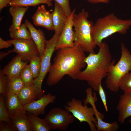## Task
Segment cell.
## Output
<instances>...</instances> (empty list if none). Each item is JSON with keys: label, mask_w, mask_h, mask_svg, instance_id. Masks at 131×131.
I'll return each mask as SVG.
<instances>
[{"label": "cell", "mask_w": 131, "mask_h": 131, "mask_svg": "<svg viewBox=\"0 0 131 131\" xmlns=\"http://www.w3.org/2000/svg\"><path fill=\"white\" fill-rule=\"evenodd\" d=\"M24 23L30 31L32 38L38 50L39 57H41L45 50L46 41L44 32L40 29H36L28 20H25Z\"/></svg>", "instance_id": "9a60e30c"}, {"label": "cell", "mask_w": 131, "mask_h": 131, "mask_svg": "<svg viewBox=\"0 0 131 131\" xmlns=\"http://www.w3.org/2000/svg\"><path fill=\"white\" fill-rule=\"evenodd\" d=\"M13 45L11 42L7 40L4 41L1 37H0V49L7 48L11 47Z\"/></svg>", "instance_id": "d590c367"}, {"label": "cell", "mask_w": 131, "mask_h": 131, "mask_svg": "<svg viewBox=\"0 0 131 131\" xmlns=\"http://www.w3.org/2000/svg\"><path fill=\"white\" fill-rule=\"evenodd\" d=\"M64 107L80 123H87L91 131H97L95 125L97 120L94 117L95 112L92 107H89L87 105H84L81 100L73 98L67 102Z\"/></svg>", "instance_id": "8992f818"}, {"label": "cell", "mask_w": 131, "mask_h": 131, "mask_svg": "<svg viewBox=\"0 0 131 131\" xmlns=\"http://www.w3.org/2000/svg\"><path fill=\"white\" fill-rule=\"evenodd\" d=\"M27 112L34 131H49L51 130L44 118L41 119L38 115Z\"/></svg>", "instance_id": "ffe728a7"}, {"label": "cell", "mask_w": 131, "mask_h": 131, "mask_svg": "<svg viewBox=\"0 0 131 131\" xmlns=\"http://www.w3.org/2000/svg\"><path fill=\"white\" fill-rule=\"evenodd\" d=\"M92 89L90 87L87 88L85 92L86 94V97L83 101L84 105H87L88 103L90 104L92 107L95 106V103L97 101V98L96 93H93Z\"/></svg>", "instance_id": "f546056e"}, {"label": "cell", "mask_w": 131, "mask_h": 131, "mask_svg": "<svg viewBox=\"0 0 131 131\" xmlns=\"http://www.w3.org/2000/svg\"><path fill=\"white\" fill-rule=\"evenodd\" d=\"M34 24L37 26L43 27L44 17L41 6H39L32 17Z\"/></svg>", "instance_id": "4dcf8cb0"}, {"label": "cell", "mask_w": 131, "mask_h": 131, "mask_svg": "<svg viewBox=\"0 0 131 131\" xmlns=\"http://www.w3.org/2000/svg\"><path fill=\"white\" fill-rule=\"evenodd\" d=\"M0 97V121H4L11 124L5 103V97L1 94Z\"/></svg>", "instance_id": "f1b7e54d"}, {"label": "cell", "mask_w": 131, "mask_h": 131, "mask_svg": "<svg viewBox=\"0 0 131 131\" xmlns=\"http://www.w3.org/2000/svg\"><path fill=\"white\" fill-rule=\"evenodd\" d=\"M12 0H0V11H2L4 8L9 4Z\"/></svg>", "instance_id": "8d00e7d4"}, {"label": "cell", "mask_w": 131, "mask_h": 131, "mask_svg": "<svg viewBox=\"0 0 131 131\" xmlns=\"http://www.w3.org/2000/svg\"><path fill=\"white\" fill-rule=\"evenodd\" d=\"M5 98V105L9 115L24 110L23 105L19 100L17 95L7 93Z\"/></svg>", "instance_id": "d6986e66"}, {"label": "cell", "mask_w": 131, "mask_h": 131, "mask_svg": "<svg viewBox=\"0 0 131 131\" xmlns=\"http://www.w3.org/2000/svg\"><path fill=\"white\" fill-rule=\"evenodd\" d=\"M57 50L47 79L50 86L57 84L66 75L76 79L86 65L85 52L80 47L74 46Z\"/></svg>", "instance_id": "6da1fadb"}, {"label": "cell", "mask_w": 131, "mask_h": 131, "mask_svg": "<svg viewBox=\"0 0 131 131\" xmlns=\"http://www.w3.org/2000/svg\"><path fill=\"white\" fill-rule=\"evenodd\" d=\"M121 55L118 62L110 68L105 81L106 86L114 92H118L122 78L131 71V54L123 43L121 44Z\"/></svg>", "instance_id": "5b68a950"}, {"label": "cell", "mask_w": 131, "mask_h": 131, "mask_svg": "<svg viewBox=\"0 0 131 131\" xmlns=\"http://www.w3.org/2000/svg\"><path fill=\"white\" fill-rule=\"evenodd\" d=\"M101 99L103 103L106 112H108V108L107 105L106 95L101 84H100L98 89V91Z\"/></svg>", "instance_id": "836d02e7"}, {"label": "cell", "mask_w": 131, "mask_h": 131, "mask_svg": "<svg viewBox=\"0 0 131 131\" xmlns=\"http://www.w3.org/2000/svg\"><path fill=\"white\" fill-rule=\"evenodd\" d=\"M88 12L83 9L73 17L74 28V46L81 48L85 52L95 53L97 46L92 37L94 23L88 19Z\"/></svg>", "instance_id": "277c9868"}, {"label": "cell", "mask_w": 131, "mask_h": 131, "mask_svg": "<svg viewBox=\"0 0 131 131\" xmlns=\"http://www.w3.org/2000/svg\"><path fill=\"white\" fill-rule=\"evenodd\" d=\"M41 57L35 56L31 59L29 64L30 69L33 74L34 79L39 75L41 69Z\"/></svg>", "instance_id": "4316f807"}, {"label": "cell", "mask_w": 131, "mask_h": 131, "mask_svg": "<svg viewBox=\"0 0 131 131\" xmlns=\"http://www.w3.org/2000/svg\"><path fill=\"white\" fill-rule=\"evenodd\" d=\"M8 79L7 77L0 71V94L5 97L7 92Z\"/></svg>", "instance_id": "1f68e13d"}, {"label": "cell", "mask_w": 131, "mask_h": 131, "mask_svg": "<svg viewBox=\"0 0 131 131\" xmlns=\"http://www.w3.org/2000/svg\"><path fill=\"white\" fill-rule=\"evenodd\" d=\"M28 62L23 60L21 56L18 54L0 71L10 79L20 76Z\"/></svg>", "instance_id": "7c38bea8"}, {"label": "cell", "mask_w": 131, "mask_h": 131, "mask_svg": "<svg viewBox=\"0 0 131 131\" xmlns=\"http://www.w3.org/2000/svg\"><path fill=\"white\" fill-rule=\"evenodd\" d=\"M62 8L68 17L70 15L72 11L70 9L69 0H54Z\"/></svg>", "instance_id": "d6a6232c"}, {"label": "cell", "mask_w": 131, "mask_h": 131, "mask_svg": "<svg viewBox=\"0 0 131 131\" xmlns=\"http://www.w3.org/2000/svg\"><path fill=\"white\" fill-rule=\"evenodd\" d=\"M29 8V7L10 6L9 12L12 19V24L9 29V31L19 28L21 25L23 18Z\"/></svg>", "instance_id": "ac0fdd59"}, {"label": "cell", "mask_w": 131, "mask_h": 131, "mask_svg": "<svg viewBox=\"0 0 131 131\" xmlns=\"http://www.w3.org/2000/svg\"><path fill=\"white\" fill-rule=\"evenodd\" d=\"M56 98L55 96L50 93L44 94L40 98L23 105L24 110L36 115H44L46 106L49 104L53 103Z\"/></svg>", "instance_id": "8fae6325"}, {"label": "cell", "mask_w": 131, "mask_h": 131, "mask_svg": "<svg viewBox=\"0 0 131 131\" xmlns=\"http://www.w3.org/2000/svg\"><path fill=\"white\" fill-rule=\"evenodd\" d=\"M14 52L13 50H10L7 52H3L0 51V61L3 59V58L8 55L9 54L12 52Z\"/></svg>", "instance_id": "f35d334b"}, {"label": "cell", "mask_w": 131, "mask_h": 131, "mask_svg": "<svg viewBox=\"0 0 131 131\" xmlns=\"http://www.w3.org/2000/svg\"><path fill=\"white\" fill-rule=\"evenodd\" d=\"M129 122L131 124V118L129 120Z\"/></svg>", "instance_id": "ab89813d"}, {"label": "cell", "mask_w": 131, "mask_h": 131, "mask_svg": "<svg viewBox=\"0 0 131 131\" xmlns=\"http://www.w3.org/2000/svg\"><path fill=\"white\" fill-rule=\"evenodd\" d=\"M40 6L44 17L43 27L48 30H54L52 13L46 9L45 5H42Z\"/></svg>", "instance_id": "d4e9b609"}, {"label": "cell", "mask_w": 131, "mask_h": 131, "mask_svg": "<svg viewBox=\"0 0 131 131\" xmlns=\"http://www.w3.org/2000/svg\"><path fill=\"white\" fill-rule=\"evenodd\" d=\"M4 121H0V131H17L13 125Z\"/></svg>", "instance_id": "e575fe53"}, {"label": "cell", "mask_w": 131, "mask_h": 131, "mask_svg": "<svg viewBox=\"0 0 131 131\" xmlns=\"http://www.w3.org/2000/svg\"><path fill=\"white\" fill-rule=\"evenodd\" d=\"M131 26V19H122L112 13L97 20L94 24L92 37L99 46L103 40L114 33L126 34Z\"/></svg>", "instance_id": "3957f363"}, {"label": "cell", "mask_w": 131, "mask_h": 131, "mask_svg": "<svg viewBox=\"0 0 131 131\" xmlns=\"http://www.w3.org/2000/svg\"><path fill=\"white\" fill-rule=\"evenodd\" d=\"M75 10L72 11L66 25L60 35L55 48V50L62 48L73 47L74 46V31H73V17Z\"/></svg>", "instance_id": "30bf717a"}, {"label": "cell", "mask_w": 131, "mask_h": 131, "mask_svg": "<svg viewBox=\"0 0 131 131\" xmlns=\"http://www.w3.org/2000/svg\"><path fill=\"white\" fill-rule=\"evenodd\" d=\"M17 97L23 105L30 103L37 99L40 98L43 96L39 92L33 84L29 85H25L17 95Z\"/></svg>", "instance_id": "2e32d148"}, {"label": "cell", "mask_w": 131, "mask_h": 131, "mask_svg": "<svg viewBox=\"0 0 131 131\" xmlns=\"http://www.w3.org/2000/svg\"><path fill=\"white\" fill-rule=\"evenodd\" d=\"M97 53H89L85 61L86 68L81 71L76 79L85 81L95 91H98L102 80L106 77L111 67L115 64L109 46L102 42Z\"/></svg>", "instance_id": "7a4b0ae2"}, {"label": "cell", "mask_w": 131, "mask_h": 131, "mask_svg": "<svg viewBox=\"0 0 131 131\" xmlns=\"http://www.w3.org/2000/svg\"><path fill=\"white\" fill-rule=\"evenodd\" d=\"M90 3L92 4L102 3L107 4L109 3L110 0H87Z\"/></svg>", "instance_id": "74e56055"}, {"label": "cell", "mask_w": 131, "mask_h": 131, "mask_svg": "<svg viewBox=\"0 0 131 131\" xmlns=\"http://www.w3.org/2000/svg\"><path fill=\"white\" fill-rule=\"evenodd\" d=\"M54 2V9L52 13L54 30L55 33L60 35L68 17L62 8L56 2Z\"/></svg>", "instance_id": "e0dca14e"}, {"label": "cell", "mask_w": 131, "mask_h": 131, "mask_svg": "<svg viewBox=\"0 0 131 131\" xmlns=\"http://www.w3.org/2000/svg\"><path fill=\"white\" fill-rule=\"evenodd\" d=\"M116 110L118 112V121L123 124L125 119L131 116V93H124L121 95Z\"/></svg>", "instance_id": "5bb4252c"}, {"label": "cell", "mask_w": 131, "mask_h": 131, "mask_svg": "<svg viewBox=\"0 0 131 131\" xmlns=\"http://www.w3.org/2000/svg\"><path fill=\"white\" fill-rule=\"evenodd\" d=\"M60 35L56 33L49 40H46L45 50L41 58L40 71L38 76L34 79L33 84L42 96L44 94L42 90L43 81L50 68L51 58Z\"/></svg>", "instance_id": "52a82bcc"}, {"label": "cell", "mask_w": 131, "mask_h": 131, "mask_svg": "<svg viewBox=\"0 0 131 131\" xmlns=\"http://www.w3.org/2000/svg\"><path fill=\"white\" fill-rule=\"evenodd\" d=\"M120 89L124 93H131V71L123 76L119 82Z\"/></svg>", "instance_id": "83f0119b"}, {"label": "cell", "mask_w": 131, "mask_h": 131, "mask_svg": "<svg viewBox=\"0 0 131 131\" xmlns=\"http://www.w3.org/2000/svg\"><path fill=\"white\" fill-rule=\"evenodd\" d=\"M41 4H46L49 7L51 6L52 5V0H12L8 6L29 7Z\"/></svg>", "instance_id": "44dd1931"}, {"label": "cell", "mask_w": 131, "mask_h": 131, "mask_svg": "<svg viewBox=\"0 0 131 131\" xmlns=\"http://www.w3.org/2000/svg\"><path fill=\"white\" fill-rule=\"evenodd\" d=\"M75 118L67 110L57 107L52 109L44 118L51 130L62 131L66 130Z\"/></svg>", "instance_id": "ba28073f"}, {"label": "cell", "mask_w": 131, "mask_h": 131, "mask_svg": "<svg viewBox=\"0 0 131 131\" xmlns=\"http://www.w3.org/2000/svg\"><path fill=\"white\" fill-rule=\"evenodd\" d=\"M11 124L19 131H34L27 112L25 110L9 115Z\"/></svg>", "instance_id": "4fadbf2b"}, {"label": "cell", "mask_w": 131, "mask_h": 131, "mask_svg": "<svg viewBox=\"0 0 131 131\" xmlns=\"http://www.w3.org/2000/svg\"><path fill=\"white\" fill-rule=\"evenodd\" d=\"M20 77L25 85L28 86L33 84L34 78L29 64H27L23 70Z\"/></svg>", "instance_id": "484cf974"}, {"label": "cell", "mask_w": 131, "mask_h": 131, "mask_svg": "<svg viewBox=\"0 0 131 131\" xmlns=\"http://www.w3.org/2000/svg\"><path fill=\"white\" fill-rule=\"evenodd\" d=\"M97 120V124L95 125L97 131H117L119 128V125L117 121L110 123L103 121V119L99 115H95Z\"/></svg>", "instance_id": "7402d4cb"}, {"label": "cell", "mask_w": 131, "mask_h": 131, "mask_svg": "<svg viewBox=\"0 0 131 131\" xmlns=\"http://www.w3.org/2000/svg\"><path fill=\"white\" fill-rule=\"evenodd\" d=\"M24 86L20 76L8 79L7 94L17 95Z\"/></svg>", "instance_id": "603a6c76"}, {"label": "cell", "mask_w": 131, "mask_h": 131, "mask_svg": "<svg viewBox=\"0 0 131 131\" xmlns=\"http://www.w3.org/2000/svg\"><path fill=\"white\" fill-rule=\"evenodd\" d=\"M24 23L21 24L18 29L9 31L10 37L13 39H32L30 31Z\"/></svg>", "instance_id": "cb8c5ba5"}, {"label": "cell", "mask_w": 131, "mask_h": 131, "mask_svg": "<svg viewBox=\"0 0 131 131\" xmlns=\"http://www.w3.org/2000/svg\"><path fill=\"white\" fill-rule=\"evenodd\" d=\"M7 40L13 45L14 52L20 55L24 61H29L33 57L39 56L38 50L32 39H12Z\"/></svg>", "instance_id": "9c48e42d"}]
</instances>
